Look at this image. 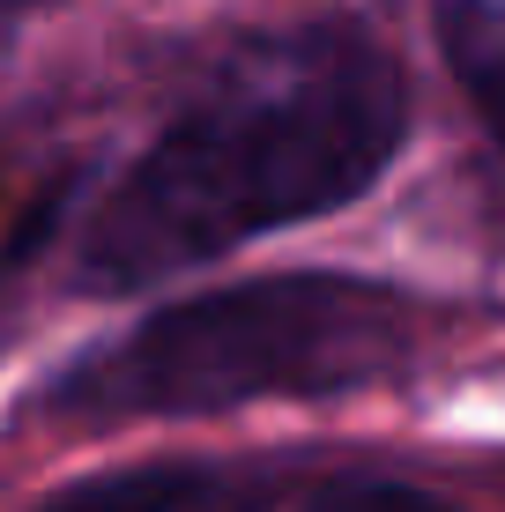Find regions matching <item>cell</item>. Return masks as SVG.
Masks as SVG:
<instances>
[{"instance_id":"3957f363","label":"cell","mask_w":505,"mask_h":512,"mask_svg":"<svg viewBox=\"0 0 505 512\" xmlns=\"http://www.w3.org/2000/svg\"><path fill=\"white\" fill-rule=\"evenodd\" d=\"M253 498L260 490H238L216 468H119V475L67 483L38 512H201V505H253Z\"/></svg>"},{"instance_id":"8992f818","label":"cell","mask_w":505,"mask_h":512,"mask_svg":"<svg viewBox=\"0 0 505 512\" xmlns=\"http://www.w3.org/2000/svg\"><path fill=\"white\" fill-rule=\"evenodd\" d=\"M8 8H38V0H8Z\"/></svg>"},{"instance_id":"277c9868","label":"cell","mask_w":505,"mask_h":512,"mask_svg":"<svg viewBox=\"0 0 505 512\" xmlns=\"http://www.w3.org/2000/svg\"><path fill=\"white\" fill-rule=\"evenodd\" d=\"M439 15V52L468 90L476 119L505 141V0H431Z\"/></svg>"},{"instance_id":"7a4b0ae2","label":"cell","mask_w":505,"mask_h":512,"mask_svg":"<svg viewBox=\"0 0 505 512\" xmlns=\"http://www.w3.org/2000/svg\"><path fill=\"white\" fill-rule=\"evenodd\" d=\"M431 312L387 282L350 275H260L149 312L119 342L75 357L45 386V416L127 423L208 416L260 394H350L424 357Z\"/></svg>"},{"instance_id":"5b68a950","label":"cell","mask_w":505,"mask_h":512,"mask_svg":"<svg viewBox=\"0 0 505 512\" xmlns=\"http://www.w3.org/2000/svg\"><path fill=\"white\" fill-rule=\"evenodd\" d=\"M298 512H461V505L431 498V490H416V483H394V475H335V483H320Z\"/></svg>"},{"instance_id":"6da1fadb","label":"cell","mask_w":505,"mask_h":512,"mask_svg":"<svg viewBox=\"0 0 505 512\" xmlns=\"http://www.w3.org/2000/svg\"><path fill=\"white\" fill-rule=\"evenodd\" d=\"M409 134L394 52L357 23L260 30L134 156L82 223L75 282L97 297L194 275L231 245L357 201Z\"/></svg>"}]
</instances>
